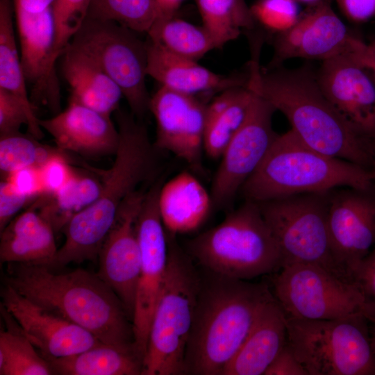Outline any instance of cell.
<instances>
[{
	"instance_id": "cell-1",
	"label": "cell",
	"mask_w": 375,
	"mask_h": 375,
	"mask_svg": "<svg viewBox=\"0 0 375 375\" xmlns=\"http://www.w3.org/2000/svg\"><path fill=\"white\" fill-rule=\"evenodd\" d=\"M115 116L119 140L114 162L108 169L99 172L101 189L98 198L64 227L65 240L45 265L51 270L97 259L122 204L153 174L156 147L146 126L136 121L133 113L120 108Z\"/></svg>"
},
{
	"instance_id": "cell-2",
	"label": "cell",
	"mask_w": 375,
	"mask_h": 375,
	"mask_svg": "<svg viewBox=\"0 0 375 375\" xmlns=\"http://www.w3.org/2000/svg\"><path fill=\"white\" fill-rule=\"evenodd\" d=\"M249 69L247 86L285 115L290 129L304 144L371 171L373 144L338 112L310 69L263 72L256 59Z\"/></svg>"
},
{
	"instance_id": "cell-3",
	"label": "cell",
	"mask_w": 375,
	"mask_h": 375,
	"mask_svg": "<svg viewBox=\"0 0 375 375\" xmlns=\"http://www.w3.org/2000/svg\"><path fill=\"white\" fill-rule=\"evenodd\" d=\"M206 272L200 280L186 349L185 374L222 375L262 309L274 297L265 283Z\"/></svg>"
},
{
	"instance_id": "cell-4",
	"label": "cell",
	"mask_w": 375,
	"mask_h": 375,
	"mask_svg": "<svg viewBox=\"0 0 375 375\" xmlns=\"http://www.w3.org/2000/svg\"><path fill=\"white\" fill-rule=\"evenodd\" d=\"M5 283L103 344H135L132 322L124 306L97 274L82 269L60 273L43 265L8 263Z\"/></svg>"
},
{
	"instance_id": "cell-5",
	"label": "cell",
	"mask_w": 375,
	"mask_h": 375,
	"mask_svg": "<svg viewBox=\"0 0 375 375\" xmlns=\"http://www.w3.org/2000/svg\"><path fill=\"white\" fill-rule=\"evenodd\" d=\"M340 188H374L371 171L304 144L290 129L278 134L261 165L240 192L256 203Z\"/></svg>"
},
{
	"instance_id": "cell-6",
	"label": "cell",
	"mask_w": 375,
	"mask_h": 375,
	"mask_svg": "<svg viewBox=\"0 0 375 375\" xmlns=\"http://www.w3.org/2000/svg\"><path fill=\"white\" fill-rule=\"evenodd\" d=\"M188 249L206 271L239 280L276 272L283 263L258 203L249 200L219 224L191 240Z\"/></svg>"
},
{
	"instance_id": "cell-7",
	"label": "cell",
	"mask_w": 375,
	"mask_h": 375,
	"mask_svg": "<svg viewBox=\"0 0 375 375\" xmlns=\"http://www.w3.org/2000/svg\"><path fill=\"white\" fill-rule=\"evenodd\" d=\"M201 277L192 259L169 247L163 285L149 331L142 375L185 374L186 349Z\"/></svg>"
},
{
	"instance_id": "cell-8",
	"label": "cell",
	"mask_w": 375,
	"mask_h": 375,
	"mask_svg": "<svg viewBox=\"0 0 375 375\" xmlns=\"http://www.w3.org/2000/svg\"><path fill=\"white\" fill-rule=\"evenodd\" d=\"M286 319L288 341L308 375H375V353L365 315Z\"/></svg>"
},
{
	"instance_id": "cell-9",
	"label": "cell",
	"mask_w": 375,
	"mask_h": 375,
	"mask_svg": "<svg viewBox=\"0 0 375 375\" xmlns=\"http://www.w3.org/2000/svg\"><path fill=\"white\" fill-rule=\"evenodd\" d=\"M282 253L283 263L319 265L351 281L332 247L328 193L300 194L258 203Z\"/></svg>"
},
{
	"instance_id": "cell-10",
	"label": "cell",
	"mask_w": 375,
	"mask_h": 375,
	"mask_svg": "<svg viewBox=\"0 0 375 375\" xmlns=\"http://www.w3.org/2000/svg\"><path fill=\"white\" fill-rule=\"evenodd\" d=\"M277 272L272 293L286 317L335 319L366 316L358 287L319 265L293 262L283 265Z\"/></svg>"
},
{
	"instance_id": "cell-11",
	"label": "cell",
	"mask_w": 375,
	"mask_h": 375,
	"mask_svg": "<svg viewBox=\"0 0 375 375\" xmlns=\"http://www.w3.org/2000/svg\"><path fill=\"white\" fill-rule=\"evenodd\" d=\"M115 22L86 17L70 44L94 59L121 89L131 113L142 118L149 110L146 85V42Z\"/></svg>"
},
{
	"instance_id": "cell-12",
	"label": "cell",
	"mask_w": 375,
	"mask_h": 375,
	"mask_svg": "<svg viewBox=\"0 0 375 375\" xmlns=\"http://www.w3.org/2000/svg\"><path fill=\"white\" fill-rule=\"evenodd\" d=\"M253 92L246 119L220 158L210 192L213 209L227 207L231 203L261 165L278 135L272 125L275 108Z\"/></svg>"
},
{
	"instance_id": "cell-13",
	"label": "cell",
	"mask_w": 375,
	"mask_h": 375,
	"mask_svg": "<svg viewBox=\"0 0 375 375\" xmlns=\"http://www.w3.org/2000/svg\"><path fill=\"white\" fill-rule=\"evenodd\" d=\"M162 184L155 183L144 194L138 217L141 265L132 319L134 343L143 358L153 314L161 291L168 262L165 228L158 209Z\"/></svg>"
},
{
	"instance_id": "cell-14",
	"label": "cell",
	"mask_w": 375,
	"mask_h": 375,
	"mask_svg": "<svg viewBox=\"0 0 375 375\" xmlns=\"http://www.w3.org/2000/svg\"><path fill=\"white\" fill-rule=\"evenodd\" d=\"M19 53L30 99L56 115L61 111L60 87L56 61L61 54L56 48V27L52 7L30 15L14 11Z\"/></svg>"
},
{
	"instance_id": "cell-15",
	"label": "cell",
	"mask_w": 375,
	"mask_h": 375,
	"mask_svg": "<svg viewBox=\"0 0 375 375\" xmlns=\"http://www.w3.org/2000/svg\"><path fill=\"white\" fill-rule=\"evenodd\" d=\"M144 197L136 190L126 197L98 256L97 275L118 297L131 322L141 265L137 223Z\"/></svg>"
},
{
	"instance_id": "cell-16",
	"label": "cell",
	"mask_w": 375,
	"mask_h": 375,
	"mask_svg": "<svg viewBox=\"0 0 375 375\" xmlns=\"http://www.w3.org/2000/svg\"><path fill=\"white\" fill-rule=\"evenodd\" d=\"M349 45V44H348ZM347 48L322 61L316 75L324 96L363 138L375 142V79Z\"/></svg>"
},
{
	"instance_id": "cell-17",
	"label": "cell",
	"mask_w": 375,
	"mask_h": 375,
	"mask_svg": "<svg viewBox=\"0 0 375 375\" xmlns=\"http://www.w3.org/2000/svg\"><path fill=\"white\" fill-rule=\"evenodd\" d=\"M328 222L333 252L351 279L375 246V188H340L328 192Z\"/></svg>"
},
{
	"instance_id": "cell-18",
	"label": "cell",
	"mask_w": 375,
	"mask_h": 375,
	"mask_svg": "<svg viewBox=\"0 0 375 375\" xmlns=\"http://www.w3.org/2000/svg\"><path fill=\"white\" fill-rule=\"evenodd\" d=\"M206 106L196 95L160 86L151 97L149 106L156 123V149L172 153L199 168L203 151Z\"/></svg>"
},
{
	"instance_id": "cell-19",
	"label": "cell",
	"mask_w": 375,
	"mask_h": 375,
	"mask_svg": "<svg viewBox=\"0 0 375 375\" xmlns=\"http://www.w3.org/2000/svg\"><path fill=\"white\" fill-rule=\"evenodd\" d=\"M3 307L44 357L76 354L101 344L93 334L5 283Z\"/></svg>"
},
{
	"instance_id": "cell-20",
	"label": "cell",
	"mask_w": 375,
	"mask_h": 375,
	"mask_svg": "<svg viewBox=\"0 0 375 375\" xmlns=\"http://www.w3.org/2000/svg\"><path fill=\"white\" fill-rule=\"evenodd\" d=\"M276 35L271 67L292 58L322 62L344 51L353 36L326 0L317 2L292 27Z\"/></svg>"
},
{
	"instance_id": "cell-21",
	"label": "cell",
	"mask_w": 375,
	"mask_h": 375,
	"mask_svg": "<svg viewBox=\"0 0 375 375\" xmlns=\"http://www.w3.org/2000/svg\"><path fill=\"white\" fill-rule=\"evenodd\" d=\"M56 147L64 152L90 157L115 154L119 131L111 117L81 104L69 102L67 108L52 117L40 119Z\"/></svg>"
},
{
	"instance_id": "cell-22",
	"label": "cell",
	"mask_w": 375,
	"mask_h": 375,
	"mask_svg": "<svg viewBox=\"0 0 375 375\" xmlns=\"http://www.w3.org/2000/svg\"><path fill=\"white\" fill-rule=\"evenodd\" d=\"M146 44L147 76L160 83V86L196 95L206 92H222L247 83V78L217 74L196 60L171 53L149 38Z\"/></svg>"
},
{
	"instance_id": "cell-23",
	"label": "cell",
	"mask_w": 375,
	"mask_h": 375,
	"mask_svg": "<svg viewBox=\"0 0 375 375\" xmlns=\"http://www.w3.org/2000/svg\"><path fill=\"white\" fill-rule=\"evenodd\" d=\"M287 342L286 316L274 297L262 309L222 375H264Z\"/></svg>"
},
{
	"instance_id": "cell-24",
	"label": "cell",
	"mask_w": 375,
	"mask_h": 375,
	"mask_svg": "<svg viewBox=\"0 0 375 375\" xmlns=\"http://www.w3.org/2000/svg\"><path fill=\"white\" fill-rule=\"evenodd\" d=\"M61 72L74 102L105 115L119 108V87L88 54L69 43L61 56Z\"/></svg>"
},
{
	"instance_id": "cell-25",
	"label": "cell",
	"mask_w": 375,
	"mask_h": 375,
	"mask_svg": "<svg viewBox=\"0 0 375 375\" xmlns=\"http://www.w3.org/2000/svg\"><path fill=\"white\" fill-rule=\"evenodd\" d=\"M158 203L164 226L172 235L196 230L213 209L210 192L185 172L161 185Z\"/></svg>"
},
{
	"instance_id": "cell-26",
	"label": "cell",
	"mask_w": 375,
	"mask_h": 375,
	"mask_svg": "<svg viewBox=\"0 0 375 375\" xmlns=\"http://www.w3.org/2000/svg\"><path fill=\"white\" fill-rule=\"evenodd\" d=\"M55 234L33 204L1 231V262L46 265L58 251Z\"/></svg>"
},
{
	"instance_id": "cell-27",
	"label": "cell",
	"mask_w": 375,
	"mask_h": 375,
	"mask_svg": "<svg viewBox=\"0 0 375 375\" xmlns=\"http://www.w3.org/2000/svg\"><path fill=\"white\" fill-rule=\"evenodd\" d=\"M253 96L247 83L220 92L207 104L203 151L209 157L221 158L245 121Z\"/></svg>"
},
{
	"instance_id": "cell-28",
	"label": "cell",
	"mask_w": 375,
	"mask_h": 375,
	"mask_svg": "<svg viewBox=\"0 0 375 375\" xmlns=\"http://www.w3.org/2000/svg\"><path fill=\"white\" fill-rule=\"evenodd\" d=\"M53 374L60 375H142L143 357L135 345L101 343L61 358H45Z\"/></svg>"
},
{
	"instance_id": "cell-29",
	"label": "cell",
	"mask_w": 375,
	"mask_h": 375,
	"mask_svg": "<svg viewBox=\"0 0 375 375\" xmlns=\"http://www.w3.org/2000/svg\"><path fill=\"white\" fill-rule=\"evenodd\" d=\"M101 189V181L75 172L63 188L53 194L38 197L33 204L56 233L62 231L75 215L91 205Z\"/></svg>"
},
{
	"instance_id": "cell-30",
	"label": "cell",
	"mask_w": 375,
	"mask_h": 375,
	"mask_svg": "<svg viewBox=\"0 0 375 375\" xmlns=\"http://www.w3.org/2000/svg\"><path fill=\"white\" fill-rule=\"evenodd\" d=\"M148 38L176 55L197 61L217 46L208 32L173 16L162 15L147 33Z\"/></svg>"
},
{
	"instance_id": "cell-31",
	"label": "cell",
	"mask_w": 375,
	"mask_h": 375,
	"mask_svg": "<svg viewBox=\"0 0 375 375\" xmlns=\"http://www.w3.org/2000/svg\"><path fill=\"white\" fill-rule=\"evenodd\" d=\"M12 0H0V88L16 96L35 114L27 90V83L14 31Z\"/></svg>"
},
{
	"instance_id": "cell-32",
	"label": "cell",
	"mask_w": 375,
	"mask_h": 375,
	"mask_svg": "<svg viewBox=\"0 0 375 375\" xmlns=\"http://www.w3.org/2000/svg\"><path fill=\"white\" fill-rule=\"evenodd\" d=\"M202 26L217 48L238 38L242 28H251L254 19L250 8L238 0H196Z\"/></svg>"
},
{
	"instance_id": "cell-33",
	"label": "cell",
	"mask_w": 375,
	"mask_h": 375,
	"mask_svg": "<svg viewBox=\"0 0 375 375\" xmlns=\"http://www.w3.org/2000/svg\"><path fill=\"white\" fill-rule=\"evenodd\" d=\"M17 324L0 332V375L54 374L48 360Z\"/></svg>"
},
{
	"instance_id": "cell-34",
	"label": "cell",
	"mask_w": 375,
	"mask_h": 375,
	"mask_svg": "<svg viewBox=\"0 0 375 375\" xmlns=\"http://www.w3.org/2000/svg\"><path fill=\"white\" fill-rule=\"evenodd\" d=\"M162 15L156 0H91L86 17L113 22L147 34Z\"/></svg>"
},
{
	"instance_id": "cell-35",
	"label": "cell",
	"mask_w": 375,
	"mask_h": 375,
	"mask_svg": "<svg viewBox=\"0 0 375 375\" xmlns=\"http://www.w3.org/2000/svg\"><path fill=\"white\" fill-rule=\"evenodd\" d=\"M62 151L43 144L33 136L18 132L0 136V170L4 176L25 167H40Z\"/></svg>"
},
{
	"instance_id": "cell-36",
	"label": "cell",
	"mask_w": 375,
	"mask_h": 375,
	"mask_svg": "<svg viewBox=\"0 0 375 375\" xmlns=\"http://www.w3.org/2000/svg\"><path fill=\"white\" fill-rule=\"evenodd\" d=\"M91 0H55L52 6L56 48L62 55L85 21Z\"/></svg>"
},
{
	"instance_id": "cell-37",
	"label": "cell",
	"mask_w": 375,
	"mask_h": 375,
	"mask_svg": "<svg viewBox=\"0 0 375 375\" xmlns=\"http://www.w3.org/2000/svg\"><path fill=\"white\" fill-rule=\"evenodd\" d=\"M40 119L14 94L0 88V136L19 132L22 125L38 140L44 136Z\"/></svg>"
},
{
	"instance_id": "cell-38",
	"label": "cell",
	"mask_w": 375,
	"mask_h": 375,
	"mask_svg": "<svg viewBox=\"0 0 375 375\" xmlns=\"http://www.w3.org/2000/svg\"><path fill=\"white\" fill-rule=\"evenodd\" d=\"M297 0H258L251 8L255 21L278 34L292 27L299 15Z\"/></svg>"
},
{
	"instance_id": "cell-39",
	"label": "cell",
	"mask_w": 375,
	"mask_h": 375,
	"mask_svg": "<svg viewBox=\"0 0 375 375\" xmlns=\"http://www.w3.org/2000/svg\"><path fill=\"white\" fill-rule=\"evenodd\" d=\"M351 281L362 294L369 323L375 321V246L351 275Z\"/></svg>"
},
{
	"instance_id": "cell-40",
	"label": "cell",
	"mask_w": 375,
	"mask_h": 375,
	"mask_svg": "<svg viewBox=\"0 0 375 375\" xmlns=\"http://www.w3.org/2000/svg\"><path fill=\"white\" fill-rule=\"evenodd\" d=\"M67 153L60 151L47 160L39 167L44 194H51L63 188L75 172L70 166Z\"/></svg>"
},
{
	"instance_id": "cell-41",
	"label": "cell",
	"mask_w": 375,
	"mask_h": 375,
	"mask_svg": "<svg viewBox=\"0 0 375 375\" xmlns=\"http://www.w3.org/2000/svg\"><path fill=\"white\" fill-rule=\"evenodd\" d=\"M32 199L19 192L4 179L0 183V231H1Z\"/></svg>"
},
{
	"instance_id": "cell-42",
	"label": "cell",
	"mask_w": 375,
	"mask_h": 375,
	"mask_svg": "<svg viewBox=\"0 0 375 375\" xmlns=\"http://www.w3.org/2000/svg\"><path fill=\"white\" fill-rule=\"evenodd\" d=\"M6 180L20 193L32 199L44 194L40 169L38 167H25L6 176Z\"/></svg>"
},
{
	"instance_id": "cell-43",
	"label": "cell",
	"mask_w": 375,
	"mask_h": 375,
	"mask_svg": "<svg viewBox=\"0 0 375 375\" xmlns=\"http://www.w3.org/2000/svg\"><path fill=\"white\" fill-rule=\"evenodd\" d=\"M264 375H308V374L296 357L288 341Z\"/></svg>"
},
{
	"instance_id": "cell-44",
	"label": "cell",
	"mask_w": 375,
	"mask_h": 375,
	"mask_svg": "<svg viewBox=\"0 0 375 375\" xmlns=\"http://www.w3.org/2000/svg\"><path fill=\"white\" fill-rule=\"evenodd\" d=\"M347 19L353 22H364L375 17V0H336Z\"/></svg>"
},
{
	"instance_id": "cell-45",
	"label": "cell",
	"mask_w": 375,
	"mask_h": 375,
	"mask_svg": "<svg viewBox=\"0 0 375 375\" xmlns=\"http://www.w3.org/2000/svg\"><path fill=\"white\" fill-rule=\"evenodd\" d=\"M348 50L353 58L362 67L368 69L375 79V48L371 44L352 36Z\"/></svg>"
},
{
	"instance_id": "cell-46",
	"label": "cell",
	"mask_w": 375,
	"mask_h": 375,
	"mask_svg": "<svg viewBox=\"0 0 375 375\" xmlns=\"http://www.w3.org/2000/svg\"><path fill=\"white\" fill-rule=\"evenodd\" d=\"M14 11L37 15L51 8L55 0H12Z\"/></svg>"
},
{
	"instance_id": "cell-47",
	"label": "cell",
	"mask_w": 375,
	"mask_h": 375,
	"mask_svg": "<svg viewBox=\"0 0 375 375\" xmlns=\"http://www.w3.org/2000/svg\"><path fill=\"white\" fill-rule=\"evenodd\" d=\"M183 0H156L163 16H173Z\"/></svg>"
},
{
	"instance_id": "cell-48",
	"label": "cell",
	"mask_w": 375,
	"mask_h": 375,
	"mask_svg": "<svg viewBox=\"0 0 375 375\" xmlns=\"http://www.w3.org/2000/svg\"><path fill=\"white\" fill-rule=\"evenodd\" d=\"M371 173L372 176V182L374 187L375 188V142L372 147V165L371 168Z\"/></svg>"
},
{
	"instance_id": "cell-49",
	"label": "cell",
	"mask_w": 375,
	"mask_h": 375,
	"mask_svg": "<svg viewBox=\"0 0 375 375\" xmlns=\"http://www.w3.org/2000/svg\"><path fill=\"white\" fill-rule=\"evenodd\" d=\"M373 324V328L372 331H370L371 334V343L372 346L373 351L375 353V321L373 322H371Z\"/></svg>"
},
{
	"instance_id": "cell-50",
	"label": "cell",
	"mask_w": 375,
	"mask_h": 375,
	"mask_svg": "<svg viewBox=\"0 0 375 375\" xmlns=\"http://www.w3.org/2000/svg\"><path fill=\"white\" fill-rule=\"evenodd\" d=\"M297 1H301V2H303V3H317L322 0H297Z\"/></svg>"
},
{
	"instance_id": "cell-51",
	"label": "cell",
	"mask_w": 375,
	"mask_h": 375,
	"mask_svg": "<svg viewBox=\"0 0 375 375\" xmlns=\"http://www.w3.org/2000/svg\"><path fill=\"white\" fill-rule=\"evenodd\" d=\"M374 48H375V39L374 40V41L370 43Z\"/></svg>"
},
{
	"instance_id": "cell-52",
	"label": "cell",
	"mask_w": 375,
	"mask_h": 375,
	"mask_svg": "<svg viewBox=\"0 0 375 375\" xmlns=\"http://www.w3.org/2000/svg\"><path fill=\"white\" fill-rule=\"evenodd\" d=\"M238 1H239L240 2H241V3H246L245 1H244V0H238Z\"/></svg>"
}]
</instances>
